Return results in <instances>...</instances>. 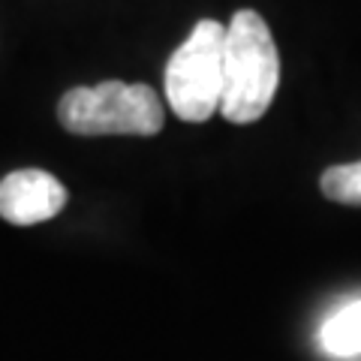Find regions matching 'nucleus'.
Masks as SVG:
<instances>
[{
	"label": "nucleus",
	"instance_id": "1",
	"mask_svg": "<svg viewBox=\"0 0 361 361\" xmlns=\"http://www.w3.org/2000/svg\"><path fill=\"white\" fill-rule=\"evenodd\" d=\"M277 85L280 54L268 21L253 9H238L226 27L220 115L232 123L259 121L271 109Z\"/></svg>",
	"mask_w": 361,
	"mask_h": 361
},
{
	"label": "nucleus",
	"instance_id": "2",
	"mask_svg": "<svg viewBox=\"0 0 361 361\" xmlns=\"http://www.w3.org/2000/svg\"><path fill=\"white\" fill-rule=\"evenodd\" d=\"M58 118L75 135H157L163 130V103L148 85L99 82L66 90Z\"/></svg>",
	"mask_w": 361,
	"mask_h": 361
},
{
	"label": "nucleus",
	"instance_id": "3",
	"mask_svg": "<svg viewBox=\"0 0 361 361\" xmlns=\"http://www.w3.org/2000/svg\"><path fill=\"white\" fill-rule=\"evenodd\" d=\"M223 45L226 27L202 18L184 45L166 63V99L180 121L202 123L223 103Z\"/></svg>",
	"mask_w": 361,
	"mask_h": 361
},
{
	"label": "nucleus",
	"instance_id": "4",
	"mask_svg": "<svg viewBox=\"0 0 361 361\" xmlns=\"http://www.w3.org/2000/svg\"><path fill=\"white\" fill-rule=\"evenodd\" d=\"M66 199V187L42 169H18L0 180V217L13 226H37L58 217Z\"/></svg>",
	"mask_w": 361,
	"mask_h": 361
},
{
	"label": "nucleus",
	"instance_id": "5",
	"mask_svg": "<svg viewBox=\"0 0 361 361\" xmlns=\"http://www.w3.org/2000/svg\"><path fill=\"white\" fill-rule=\"evenodd\" d=\"M319 343L331 358L361 355V298L337 307L319 329Z\"/></svg>",
	"mask_w": 361,
	"mask_h": 361
},
{
	"label": "nucleus",
	"instance_id": "6",
	"mask_svg": "<svg viewBox=\"0 0 361 361\" xmlns=\"http://www.w3.org/2000/svg\"><path fill=\"white\" fill-rule=\"evenodd\" d=\"M319 184L325 199L341 202V205H361V160L325 169Z\"/></svg>",
	"mask_w": 361,
	"mask_h": 361
}]
</instances>
